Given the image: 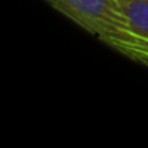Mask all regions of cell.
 <instances>
[{"label": "cell", "mask_w": 148, "mask_h": 148, "mask_svg": "<svg viewBox=\"0 0 148 148\" xmlns=\"http://www.w3.org/2000/svg\"><path fill=\"white\" fill-rule=\"evenodd\" d=\"M102 42L132 61L148 65V41L138 36L118 0H45Z\"/></svg>", "instance_id": "cell-1"}, {"label": "cell", "mask_w": 148, "mask_h": 148, "mask_svg": "<svg viewBox=\"0 0 148 148\" xmlns=\"http://www.w3.org/2000/svg\"><path fill=\"white\" fill-rule=\"evenodd\" d=\"M131 29L148 41V0H118Z\"/></svg>", "instance_id": "cell-2"}]
</instances>
